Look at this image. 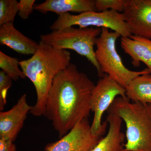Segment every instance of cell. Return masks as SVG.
<instances>
[{"instance_id": "6da1fadb", "label": "cell", "mask_w": 151, "mask_h": 151, "mask_svg": "<svg viewBox=\"0 0 151 151\" xmlns=\"http://www.w3.org/2000/svg\"><path fill=\"white\" fill-rule=\"evenodd\" d=\"M95 84L70 63L55 76L49 92L44 115L60 138L90 115L91 94Z\"/></svg>"}, {"instance_id": "7a4b0ae2", "label": "cell", "mask_w": 151, "mask_h": 151, "mask_svg": "<svg viewBox=\"0 0 151 151\" xmlns=\"http://www.w3.org/2000/svg\"><path fill=\"white\" fill-rule=\"evenodd\" d=\"M36 52L28 59L19 61L26 77L34 85L37 99L30 113L35 117L44 115L49 92L55 78L70 64L71 54L40 42Z\"/></svg>"}, {"instance_id": "3957f363", "label": "cell", "mask_w": 151, "mask_h": 151, "mask_svg": "<svg viewBox=\"0 0 151 151\" xmlns=\"http://www.w3.org/2000/svg\"><path fill=\"white\" fill-rule=\"evenodd\" d=\"M129 100L127 97H117L107 111L126 124L124 150L151 151V105Z\"/></svg>"}, {"instance_id": "277c9868", "label": "cell", "mask_w": 151, "mask_h": 151, "mask_svg": "<svg viewBox=\"0 0 151 151\" xmlns=\"http://www.w3.org/2000/svg\"><path fill=\"white\" fill-rule=\"evenodd\" d=\"M120 36L116 32L102 28V32L95 42V57L100 66L101 77L107 74L126 89L137 76L151 73L147 68L141 71H133L124 65L116 47V40Z\"/></svg>"}, {"instance_id": "5b68a950", "label": "cell", "mask_w": 151, "mask_h": 151, "mask_svg": "<svg viewBox=\"0 0 151 151\" xmlns=\"http://www.w3.org/2000/svg\"><path fill=\"white\" fill-rule=\"evenodd\" d=\"M102 28L96 27L75 28L73 27L52 31L42 35L40 41L58 50H72L86 57L96 68L101 77L100 68L95 57L94 46Z\"/></svg>"}, {"instance_id": "8992f818", "label": "cell", "mask_w": 151, "mask_h": 151, "mask_svg": "<svg viewBox=\"0 0 151 151\" xmlns=\"http://www.w3.org/2000/svg\"><path fill=\"white\" fill-rule=\"evenodd\" d=\"M77 25L80 28H106L118 33L122 37L132 35L123 13L117 11L88 12L78 15L70 13L61 14L50 26L52 31Z\"/></svg>"}, {"instance_id": "52a82bcc", "label": "cell", "mask_w": 151, "mask_h": 151, "mask_svg": "<svg viewBox=\"0 0 151 151\" xmlns=\"http://www.w3.org/2000/svg\"><path fill=\"white\" fill-rule=\"evenodd\" d=\"M118 97H127L126 89L104 74L94 86L91 94V109L94 116L91 128L93 134L106 132L108 123L106 121L102 123V117Z\"/></svg>"}, {"instance_id": "ba28073f", "label": "cell", "mask_w": 151, "mask_h": 151, "mask_svg": "<svg viewBox=\"0 0 151 151\" xmlns=\"http://www.w3.org/2000/svg\"><path fill=\"white\" fill-rule=\"evenodd\" d=\"M88 118L83 119L60 139L45 146V151H92L105 132L94 134Z\"/></svg>"}, {"instance_id": "9c48e42d", "label": "cell", "mask_w": 151, "mask_h": 151, "mask_svg": "<svg viewBox=\"0 0 151 151\" xmlns=\"http://www.w3.org/2000/svg\"><path fill=\"white\" fill-rule=\"evenodd\" d=\"M122 13L132 35L151 40V0H127Z\"/></svg>"}, {"instance_id": "30bf717a", "label": "cell", "mask_w": 151, "mask_h": 151, "mask_svg": "<svg viewBox=\"0 0 151 151\" xmlns=\"http://www.w3.org/2000/svg\"><path fill=\"white\" fill-rule=\"evenodd\" d=\"M27 94L22 95L10 110L0 112V139L14 142L23 127L32 106L28 104Z\"/></svg>"}, {"instance_id": "8fae6325", "label": "cell", "mask_w": 151, "mask_h": 151, "mask_svg": "<svg viewBox=\"0 0 151 151\" xmlns=\"http://www.w3.org/2000/svg\"><path fill=\"white\" fill-rule=\"evenodd\" d=\"M0 43L9 47L18 53L33 55L36 52L39 44L24 35L14 27L13 23L1 26Z\"/></svg>"}, {"instance_id": "7c38bea8", "label": "cell", "mask_w": 151, "mask_h": 151, "mask_svg": "<svg viewBox=\"0 0 151 151\" xmlns=\"http://www.w3.org/2000/svg\"><path fill=\"white\" fill-rule=\"evenodd\" d=\"M121 46L131 57L133 66L138 67L142 62L151 73V40L134 35L122 37Z\"/></svg>"}, {"instance_id": "4fadbf2b", "label": "cell", "mask_w": 151, "mask_h": 151, "mask_svg": "<svg viewBox=\"0 0 151 151\" xmlns=\"http://www.w3.org/2000/svg\"><path fill=\"white\" fill-rule=\"evenodd\" d=\"M34 9L42 13L52 12L58 15L70 12H96L94 0H46L35 5Z\"/></svg>"}, {"instance_id": "5bb4252c", "label": "cell", "mask_w": 151, "mask_h": 151, "mask_svg": "<svg viewBox=\"0 0 151 151\" xmlns=\"http://www.w3.org/2000/svg\"><path fill=\"white\" fill-rule=\"evenodd\" d=\"M106 121L109 124L108 133L99 141L92 151H124L126 136L122 132L123 120L120 117L108 113Z\"/></svg>"}, {"instance_id": "9a60e30c", "label": "cell", "mask_w": 151, "mask_h": 151, "mask_svg": "<svg viewBox=\"0 0 151 151\" xmlns=\"http://www.w3.org/2000/svg\"><path fill=\"white\" fill-rule=\"evenodd\" d=\"M126 96L133 102L151 105V75L145 74L133 79L126 89Z\"/></svg>"}, {"instance_id": "2e32d148", "label": "cell", "mask_w": 151, "mask_h": 151, "mask_svg": "<svg viewBox=\"0 0 151 151\" xmlns=\"http://www.w3.org/2000/svg\"><path fill=\"white\" fill-rule=\"evenodd\" d=\"M19 65L20 66L19 61L17 58L9 56L0 51V68L14 81L26 78L22 70L19 68Z\"/></svg>"}, {"instance_id": "e0dca14e", "label": "cell", "mask_w": 151, "mask_h": 151, "mask_svg": "<svg viewBox=\"0 0 151 151\" xmlns=\"http://www.w3.org/2000/svg\"><path fill=\"white\" fill-rule=\"evenodd\" d=\"M19 3L17 0L0 1V25L13 23L18 13Z\"/></svg>"}, {"instance_id": "ac0fdd59", "label": "cell", "mask_w": 151, "mask_h": 151, "mask_svg": "<svg viewBox=\"0 0 151 151\" xmlns=\"http://www.w3.org/2000/svg\"><path fill=\"white\" fill-rule=\"evenodd\" d=\"M127 0H95L96 12L115 11L123 12Z\"/></svg>"}, {"instance_id": "d6986e66", "label": "cell", "mask_w": 151, "mask_h": 151, "mask_svg": "<svg viewBox=\"0 0 151 151\" xmlns=\"http://www.w3.org/2000/svg\"><path fill=\"white\" fill-rule=\"evenodd\" d=\"M12 79L3 70L0 71V110L2 111L7 103L8 91L12 86Z\"/></svg>"}, {"instance_id": "ffe728a7", "label": "cell", "mask_w": 151, "mask_h": 151, "mask_svg": "<svg viewBox=\"0 0 151 151\" xmlns=\"http://www.w3.org/2000/svg\"><path fill=\"white\" fill-rule=\"evenodd\" d=\"M35 0H20L19 3L18 14L23 19H27L34 9Z\"/></svg>"}, {"instance_id": "44dd1931", "label": "cell", "mask_w": 151, "mask_h": 151, "mask_svg": "<svg viewBox=\"0 0 151 151\" xmlns=\"http://www.w3.org/2000/svg\"><path fill=\"white\" fill-rule=\"evenodd\" d=\"M14 142L5 139H0V151H17Z\"/></svg>"}, {"instance_id": "7402d4cb", "label": "cell", "mask_w": 151, "mask_h": 151, "mask_svg": "<svg viewBox=\"0 0 151 151\" xmlns=\"http://www.w3.org/2000/svg\"><path fill=\"white\" fill-rule=\"evenodd\" d=\"M124 151H129H129H126V150H124Z\"/></svg>"}]
</instances>
